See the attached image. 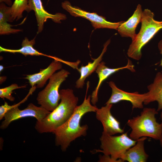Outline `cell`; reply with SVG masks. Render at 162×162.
Here are the masks:
<instances>
[{"label":"cell","instance_id":"7","mask_svg":"<svg viewBox=\"0 0 162 162\" xmlns=\"http://www.w3.org/2000/svg\"><path fill=\"white\" fill-rule=\"evenodd\" d=\"M50 112L41 106H37L32 103H29L26 108L22 110L19 109L18 106L15 107L5 114L4 120L1 123L0 128L2 130L5 129L13 121L28 117H33L37 121H40Z\"/></svg>","mask_w":162,"mask_h":162},{"label":"cell","instance_id":"28","mask_svg":"<svg viewBox=\"0 0 162 162\" xmlns=\"http://www.w3.org/2000/svg\"><path fill=\"white\" fill-rule=\"evenodd\" d=\"M160 116V119H161V120L162 121V111L161 112Z\"/></svg>","mask_w":162,"mask_h":162},{"label":"cell","instance_id":"14","mask_svg":"<svg viewBox=\"0 0 162 162\" xmlns=\"http://www.w3.org/2000/svg\"><path fill=\"white\" fill-rule=\"evenodd\" d=\"M143 11L140 4H138L133 15L126 21H124L117 30L122 37H129L132 40L136 37V29L141 21Z\"/></svg>","mask_w":162,"mask_h":162},{"label":"cell","instance_id":"18","mask_svg":"<svg viewBox=\"0 0 162 162\" xmlns=\"http://www.w3.org/2000/svg\"><path fill=\"white\" fill-rule=\"evenodd\" d=\"M35 38L29 40L28 38L25 37L22 42V47L18 49H10L0 46V52H8L13 53H19L25 56L28 55L40 56H42L52 58V56L48 55L39 52L33 47L35 44Z\"/></svg>","mask_w":162,"mask_h":162},{"label":"cell","instance_id":"23","mask_svg":"<svg viewBox=\"0 0 162 162\" xmlns=\"http://www.w3.org/2000/svg\"><path fill=\"white\" fill-rule=\"evenodd\" d=\"M98 162H123L121 159L116 160L112 158L110 156L104 154L99 156Z\"/></svg>","mask_w":162,"mask_h":162},{"label":"cell","instance_id":"8","mask_svg":"<svg viewBox=\"0 0 162 162\" xmlns=\"http://www.w3.org/2000/svg\"><path fill=\"white\" fill-rule=\"evenodd\" d=\"M62 8L75 17L80 16L86 19L91 22L95 28H107L117 30L124 21L112 22L107 21L105 18L95 13H90L79 8L72 6L69 2L65 1L62 3Z\"/></svg>","mask_w":162,"mask_h":162},{"label":"cell","instance_id":"25","mask_svg":"<svg viewBox=\"0 0 162 162\" xmlns=\"http://www.w3.org/2000/svg\"><path fill=\"white\" fill-rule=\"evenodd\" d=\"M5 2L7 4L9 5H10L12 3L11 0H0V2Z\"/></svg>","mask_w":162,"mask_h":162},{"label":"cell","instance_id":"20","mask_svg":"<svg viewBox=\"0 0 162 162\" xmlns=\"http://www.w3.org/2000/svg\"><path fill=\"white\" fill-rule=\"evenodd\" d=\"M9 7L3 3L0 6V34L1 35H8L10 34L18 33L22 31L19 29L11 28L13 26L8 23V9Z\"/></svg>","mask_w":162,"mask_h":162},{"label":"cell","instance_id":"5","mask_svg":"<svg viewBox=\"0 0 162 162\" xmlns=\"http://www.w3.org/2000/svg\"><path fill=\"white\" fill-rule=\"evenodd\" d=\"M70 74L69 71L63 69L54 73L45 88L38 93L36 99L38 104L48 111H53L61 100L59 87Z\"/></svg>","mask_w":162,"mask_h":162},{"label":"cell","instance_id":"19","mask_svg":"<svg viewBox=\"0 0 162 162\" xmlns=\"http://www.w3.org/2000/svg\"><path fill=\"white\" fill-rule=\"evenodd\" d=\"M28 0H15L13 4L8 9V21L12 22L15 20H17L22 17V13L24 11L30 12Z\"/></svg>","mask_w":162,"mask_h":162},{"label":"cell","instance_id":"12","mask_svg":"<svg viewBox=\"0 0 162 162\" xmlns=\"http://www.w3.org/2000/svg\"><path fill=\"white\" fill-rule=\"evenodd\" d=\"M53 58L54 60L47 68L40 69L38 73L26 75L24 78L28 80L31 87L36 86L37 88L43 87L47 80L55 72L62 68V62L59 61V58L54 56Z\"/></svg>","mask_w":162,"mask_h":162},{"label":"cell","instance_id":"16","mask_svg":"<svg viewBox=\"0 0 162 162\" xmlns=\"http://www.w3.org/2000/svg\"><path fill=\"white\" fill-rule=\"evenodd\" d=\"M148 92L147 97L143 104L147 105L156 101L158 103L157 111L162 110V72H158L153 82L147 87Z\"/></svg>","mask_w":162,"mask_h":162},{"label":"cell","instance_id":"3","mask_svg":"<svg viewBox=\"0 0 162 162\" xmlns=\"http://www.w3.org/2000/svg\"><path fill=\"white\" fill-rule=\"evenodd\" d=\"M158 113L154 108L145 107L140 115L129 119L127 124L131 129L129 137L134 140L148 137L159 140L162 136V122L157 121L155 116Z\"/></svg>","mask_w":162,"mask_h":162},{"label":"cell","instance_id":"4","mask_svg":"<svg viewBox=\"0 0 162 162\" xmlns=\"http://www.w3.org/2000/svg\"><path fill=\"white\" fill-rule=\"evenodd\" d=\"M154 16V13L150 10L146 9L143 11L140 31L132 40L127 51V55L130 58L136 60H140L142 47L162 29V21L155 20Z\"/></svg>","mask_w":162,"mask_h":162},{"label":"cell","instance_id":"15","mask_svg":"<svg viewBox=\"0 0 162 162\" xmlns=\"http://www.w3.org/2000/svg\"><path fill=\"white\" fill-rule=\"evenodd\" d=\"M147 138L142 137L137 140L135 145L128 149L124 154L121 160L124 162H146L149 155L145 152L144 143Z\"/></svg>","mask_w":162,"mask_h":162},{"label":"cell","instance_id":"13","mask_svg":"<svg viewBox=\"0 0 162 162\" xmlns=\"http://www.w3.org/2000/svg\"><path fill=\"white\" fill-rule=\"evenodd\" d=\"M127 69L131 72H135L134 66L129 59L126 65L122 67L112 68H108L105 65V63L101 62L98 65L95 71L98 77V85L91 95V102L93 105H95L98 101V93L99 89L102 82L110 75L118 71Z\"/></svg>","mask_w":162,"mask_h":162},{"label":"cell","instance_id":"24","mask_svg":"<svg viewBox=\"0 0 162 162\" xmlns=\"http://www.w3.org/2000/svg\"><path fill=\"white\" fill-rule=\"evenodd\" d=\"M158 47L160 53L162 55V39L159 42L158 44ZM160 65L162 66V58L161 60Z\"/></svg>","mask_w":162,"mask_h":162},{"label":"cell","instance_id":"22","mask_svg":"<svg viewBox=\"0 0 162 162\" xmlns=\"http://www.w3.org/2000/svg\"><path fill=\"white\" fill-rule=\"evenodd\" d=\"M26 86H19L16 83L12 84L10 86L0 89V97L2 98H5L11 101L15 100V98L12 95L13 91L16 89L25 88Z\"/></svg>","mask_w":162,"mask_h":162},{"label":"cell","instance_id":"21","mask_svg":"<svg viewBox=\"0 0 162 162\" xmlns=\"http://www.w3.org/2000/svg\"><path fill=\"white\" fill-rule=\"evenodd\" d=\"M36 88V86L32 87L26 97L18 103L13 105H9L7 102L5 101L4 104L0 106V120H2L6 112L10 109L16 106H19L21 104L27 100L28 97L35 90Z\"/></svg>","mask_w":162,"mask_h":162},{"label":"cell","instance_id":"26","mask_svg":"<svg viewBox=\"0 0 162 162\" xmlns=\"http://www.w3.org/2000/svg\"><path fill=\"white\" fill-rule=\"evenodd\" d=\"M4 67L2 65H0V72H1L2 70L4 69Z\"/></svg>","mask_w":162,"mask_h":162},{"label":"cell","instance_id":"1","mask_svg":"<svg viewBox=\"0 0 162 162\" xmlns=\"http://www.w3.org/2000/svg\"><path fill=\"white\" fill-rule=\"evenodd\" d=\"M87 85L86 94L82 103L76 106L69 119L53 133L55 136L56 146H60L63 152L66 151L72 141L79 137L86 135L88 126L86 124L81 126V119L85 114L90 112H96L98 109L95 105L91 104V95H88L87 98L89 81L87 82Z\"/></svg>","mask_w":162,"mask_h":162},{"label":"cell","instance_id":"2","mask_svg":"<svg viewBox=\"0 0 162 162\" xmlns=\"http://www.w3.org/2000/svg\"><path fill=\"white\" fill-rule=\"evenodd\" d=\"M59 93L61 101L58 106L44 118L37 121L34 128L39 133H54L69 119L77 106L78 98L73 90L62 89Z\"/></svg>","mask_w":162,"mask_h":162},{"label":"cell","instance_id":"6","mask_svg":"<svg viewBox=\"0 0 162 162\" xmlns=\"http://www.w3.org/2000/svg\"><path fill=\"white\" fill-rule=\"evenodd\" d=\"M100 140L101 149H95V152L110 155L116 160L121 159L126 151L135 145L137 141L129 137L128 132L117 136L102 133Z\"/></svg>","mask_w":162,"mask_h":162},{"label":"cell","instance_id":"9","mask_svg":"<svg viewBox=\"0 0 162 162\" xmlns=\"http://www.w3.org/2000/svg\"><path fill=\"white\" fill-rule=\"evenodd\" d=\"M108 83L112 89V94L105 105L116 104L124 100L131 103L133 109L143 108V104L147 97V93L141 94L137 92H126L118 88L112 81H110Z\"/></svg>","mask_w":162,"mask_h":162},{"label":"cell","instance_id":"10","mask_svg":"<svg viewBox=\"0 0 162 162\" xmlns=\"http://www.w3.org/2000/svg\"><path fill=\"white\" fill-rule=\"evenodd\" d=\"M112 104H106L98 109L96 113V118L102 123L103 131L102 133L109 135L122 134L124 129L121 128L120 123L112 114L111 109Z\"/></svg>","mask_w":162,"mask_h":162},{"label":"cell","instance_id":"17","mask_svg":"<svg viewBox=\"0 0 162 162\" xmlns=\"http://www.w3.org/2000/svg\"><path fill=\"white\" fill-rule=\"evenodd\" d=\"M110 43L108 40L104 44V48L100 55L96 58L94 59L92 62H89L85 66H82L77 70L80 74L79 78L76 82V87L77 88H82L85 84L86 79L93 72L95 71L99 64L101 62L103 56L106 52L107 47Z\"/></svg>","mask_w":162,"mask_h":162},{"label":"cell","instance_id":"11","mask_svg":"<svg viewBox=\"0 0 162 162\" xmlns=\"http://www.w3.org/2000/svg\"><path fill=\"white\" fill-rule=\"evenodd\" d=\"M28 5L30 11L33 10L35 13L38 27V34L43 31L44 23L48 19H50L56 23H60L61 20L66 19V15L62 13L53 14L48 13L44 9L41 0H28Z\"/></svg>","mask_w":162,"mask_h":162},{"label":"cell","instance_id":"29","mask_svg":"<svg viewBox=\"0 0 162 162\" xmlns=\"http://www.w3.org/2000/svg\"><path fill=\"white\" fill-rule=\"evenodd\" d=\"M161 162H162V160L160 161Z\"/></svg>","mask_w":162,"mask_h":162},{"label":"cell","instance_id":"27","mask_svg":"<svg viewBox=\"0 0 162 162\" xmlns=\"http://www.w3.org/2000/svg\"><path fill=\"white\" fill-rule=\"evenodd\" d=\"M160 145L162 147V136L161 139L159 140Z\"/></svg>","mask_w":162,"mask_h":162}]
</instances>
